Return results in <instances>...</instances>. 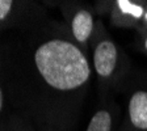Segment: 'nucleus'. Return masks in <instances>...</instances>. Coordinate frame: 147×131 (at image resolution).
<instances>
[{"mask_svg":"<svg viewBox=\"0 0 147 131\" xmlns=\"http://www.w3.org/2000/svg\"><path fill=\"white\" fill-rule=\"evenodd\" d=\"M89 55L49 16L0 34V79L15 113L37 128L70 131L92 79Z\"/></svg>","mask_w":147,"mask_h":131,"instance_id":"obj_1","label":"nucleus"},{"mask_svg":"<svg viewBox=\"0 0 147 131\" xmlns=\"http://www.w3.org/2000/svg\"><path fill=\"white\" fill-rule=\"evenodd\" d=\"M89 51L98 92L105 93L121 88L131 73V63L123 49L108 33L101 20H97Z\"/></svg>","mask_w":147,"mask_h":131,"instance_id":"obj_2","label":"nucleus"},{"mask_svg":"<svg viewBox=\"0 0 147 131\" xmlns=\"http://www.w3.org/2000/svg\"><path fill=\"white\" fill-rule=\"evenodd\" d=\"M119 91L125 93L119 131H147V73H130Z\"/></svg>","mask_w":147,"mask_h":131,"instance_id":"obj_3","label":"nucleus"},{"mask_svg":"<svg viewBox=\"0 0 147 131\" xmlns=\"http://www.w3.org/2000/svg\"><path fill=\"white\" fill-rule=\"evenodd\" d=\"M59 8L72 38L88 54L97 24L93 4L82 1H61Z\"/></svg>","mask_w":147,"mask_h":131,"instance_id":"obj_4","label":"nucleus"},{"mask_svg":"<svg viewBox=\"0 0 147 131\" xmlns=\"http://www.w3.org/2000/svg\"><path fill=\"white\" fill-rule=\"evenodd\" d=\"M47 17L42 3L28 0H0V33L22 29Z\"/></svg>","mask_w":147,"mask_h":131,"instance_id":"obj_5","label":"nucleus"},{"mask_svg":"<svg viewBox=\"0 0 147 131\" xmlns=\"http://www.w3.org/2000/svg\"><path fill=\"white\" fill-rule=\"evenodd\" d=\"M121 121V109L113 98V92L100 93L98 104L86 131H119Z\"/></svg>","mask_w":147,"mask_h":131,"instance_id":"obj_6","label":"nucleus"},{"mask_svg":"<svg viewBox=\"0 0 147 131\" xmlns=\"http://www.w3.org/2000/svg\"><path fill=\"white\" fill-rule=\"evenodd\" d=\"M147 0H110L107 17L116 28L137 30L143 17Z\"/></svg>","mask_w":147,"mask_h":131,"instance_id":"obj_7","label":"nucleus"},{"mask_svg":"<svg viewBox=\"0 0 147 131\" xmlns=\"http://www.w3.org/2000/svg\"><path fill=\"white\" fill-rule=\"evenodd\" d=\"M0 131H38V128L28 118L13 112L1 119Z\"/></svg>","mask_w":147,"mask_h":131,"instance_id":"obj_8","label":"nucleus"},{"mask_svg":"<svg viewBox=\"0 0 147 131\" xmlns=\"http://www.w3.org/2000/svg\"><path fill=\"white\" fill-rule=\"evenodd\" d=\"M137 49L139 50V51H142L143 54H147V33L138 34Z\"/></svg>","mask_w":147,"mask_h":131,"instance_id":"obj_9","label":"nucleus"},{"mask_svg":"<svg viewBox=\"0 0 147 131\" xmlns=\"http://www.w3.org/2000/svg\"><path fill=\"white\" fill-rule=\"evenodd\" d=\"M5 100H7L5 91H4L3 83H1V79H0V122H1V114H3V110H4V105H5Z\"/></svg>","mask_w":147,"mask_h":131,"instance_id":"obj_10","label":"nucleus"},{"mask_svg":"<svg viewBox=\"0 0 147 131\" xmlns=\"http://www.w3.org/2000/svg\"><path fill=\"white\" fill-rule=\"evenodd\" d=\"M137 33L138 34L147 33V5H146V9H144L142 21H141V24H139V26H138V29H137Z\"/></svg>","mask_w":147,"mask_h":131,"instance_id":"obj_11","label":"nucleus"},{"mask_svg":"<svg viewBox=\"0 0 147 131\" xmlns=\"http://www.w3.org/2000/svg\"><path fill=\"white\" fill-rule=\"evenodd\" d=\"M38 131H51V130H46V128H38Z\"/></svg>","mask_w":147,"mask_h":131,"instance_id":"obj_12","label":"nucleus"}]
</instances>
